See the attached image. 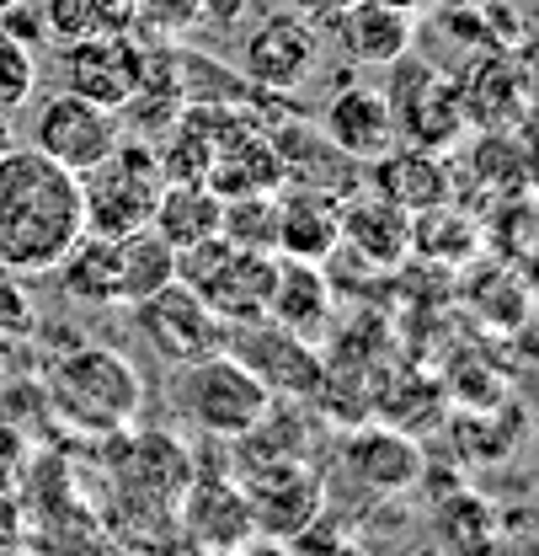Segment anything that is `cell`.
<instances>
[{
	"instance_id": "9",
	"label": "cell",
	"mask_w": 539,
	"mask_h": 556,
	"mask_svg": "<svg viewBox=\"0 0 539 556\" xmlns=\"http://www.w3.org/2000/svg\"><path fill=\"white\" fill-rule=\"evenodd\" d=\"M460 113H465V129L480 135H513L529 124V60L524 49H486L460 80Z\"/></svg>"
},
{
	"instance_id": "42",
	"label": "cell",
	"mask_w": 539,
	"mask_h": 556,
	"mask_svg": "<svg viewBox=\"0 0 539 556\" xmlns=\"http://www.w3.org/2000/svg\"><path fill=\"white\" fill-rule=\"evenodd\" d=\"M433 5H486V0H433Z\"/></svg>"
},
{
	"instance_id": "10",
	"label": "cell",
	"mask_w": 539,
	"mask_h": 556,
	"mask_svg": "<svg viewBox=\"0 0 539 556\" xmlns=\"http://www.w3.org/2000/svg\"><path fill=\"white\" fill-rule=\"evenodd\" d=\"M129 311H134L139 338L155 348L161 358H171V364H193V358L219 353V348L230 343V327L203 305L188 283H177V278L166 289H155L150 300L129 305Z\"/></svg>"
},
{
	"instance_id": "24",
	"label": "cell",
	"mask_w": 539,
	"mask_h": 556,
	"mask_svg": "<svg viewBox=\"0 0 539 556\" xmlns=\"http://www.w3.org/2000/svg\"><path fill=\"white\" fill-rule=\"evenodd\" d=\"M219 214H224V199L208 182H166L161 199H155V214H150V230L171 252H182L193 241L219 236Z\"/></svg>"
},
{
	"instance_id": "38",
	"label": "cell",
	"mask_w": 539,
	"mask_h": 556,
	"mask_svg": "<svg viewBox=\"0 0 539 556\" xmlns=\"http://www.w3.org/2000/svg\"><path fill=\"white\" fill-rule=\"evenodd\" d=\"M396 556H449V552H444L438 541H422V546H401Z\"/></svg>"
},
{
	"instance_id": "35",
	"label": "cell",
	"mask_w": 539,
	"mask_h": 556,
	"mask_svg": "<svg viewBox=\"0 0 539 556\" xmlns=\"http://www.w3.org/2000/svg\"><path fill=\"white\" fill-rule=\"evenodd\" d=\"M0 38H11V43H22V49L49 43L43 5H38V0H16V5H5V11H0Z\"/></svg>"
},
{
	"instance_id": "20",
	"label": "cell",
	"mask_w": 539,
	"mask_h": 556,
	"mask_svg": "<svg viewBox=\"0 0 539 556\" xmlns=\"http://www.w3.org/2000/svg\"><path fill=\"white\" fill-rule=\"evenodd\" d=\"M268 321L299 332V338H321L332 321V278L326 263H305V257H272V300Z\"/></svg>"
},
{
	"instance_id": "31",
	"label": "cell",
	"mask_w": 539,
	"mask_h": 556,
	"mask_svg": "<svg viewBox=\"0 0 539 556\" xmlns=\"http://www.w3.org/2000/svg\"><path fill=\"white\" fill-rule=\"evenodd\" d=\"M438 535H444V552L449 556H491L497 541H502L497 514H491L480 497H454V503H444Z\"/></svg>"
},
{
	"instance_id": "43",
	"label": "cell",
	"mask_w": 539,
	"mask_h": 556,
	"mask_svg": "<svg viewBox=\"0 0 539 556\" xmlns=\"http://www.w3.org/2000/svg\"><path fill=\"white\" fill-rule=\"evenodd\" d=\"M198 556H241V552H198Z\"/></svg>"
},
{
	"instance_id": "19",
	"label": "cell",
	"mask_w": 539,
	"mask_h": 556,
	"mask_svg": "<svg viewBox=\"0 0 539 556\" xmlns=\"http://www.w3.org/2000/svg\"><path fill=\"white\" fill-rule=\"evenodd\" d=\"M369 193L390 199V204L406 208V214H422V208L454 199V177H449L444 155H433V150H411V144L396 150V144H390L385 155L369 161Z\"/></svg>"
},
{
	"instance_id": "40",
	"label": "cell",
	"mask_w": 539,
	"mask_h": 556,
	"mask_svg": "<svg viewBox=\"0 0 539 556\" xmlns=\"http://www.w3.org/2000/svg\"><path fill=\"white\" fill-rule=\"evenodd\" d=\"M385 5H401V11H411V16H422L433 0H385Z\"/></svg>"
},
{
	"instance_id": "14",
	"label": "cell",
	"mask_w": 539,
	"mask_h": 556,
	"mask_svg": "<svg viewBox=\"0 0 539 556\" xmlns=\"http://www.w3.org/2000/svg\"><path fill=\"white\" fill-rule=\"evenodd\" d=\"M316 135L326 139L337 155L347 161H374L396 144V129H390V108H385V91L363 86V80H342L337 91L326 97L321 108V129Z\"/></svg>"
},
{
	"instance_id": "39",
	"label": "cell",
	"mask_w": 539,
	"mask_h": 556,
	"mask_svg": "<svg viewBox=\"0 0 539 556\" xmlns=\"http://www.w3.org/2000/svg\"><path fill=\"white\" fill-rule=\"evenodd\" d=\"M252 556H299V546H288V541L278 546V541H268V546H257V552H252Z\"/></svg>"
},
{
	"instance_id": "5",
	"label": "cell",
	"mask_w": 539,
	"mask_h": 556,
	"mask_svg": "<svg viewBox=\"0 0 539 556\" xmlns=\"http://www.w3.org/2000/svg\"><path fill=\"white\" fill-rule=\"evenodd\" d=\"M390 70V91H385V108H390V129L401 144L411 150H454L465 139V113H460V86L454 75H444L427 60H411L401 54Z\"/></svg>"
},
{
	"instance_id": "16",
	"label": "cell",
	"mask_w": 539,
	"mask_h": 556,
	"mask_svg": "<svg viewBox=\"0 0 539 556\" xmlns=\"http://www.w3.org/2000/svg\"><path fill=\"white\" fill-rule=\"evenodd\" d=\"M203 305L224 321V327H252L268 321V300H272V252H224V263L203 278L198 289Z\"/></svg>"
},
{
	"instance_id": "29",
	"label": "cell",
	"mask_w": 539,
	"mask_h": 556,
	"mask_svg": "<svg viewBox=\"0 0 539 556\" xmlns=\"http://www.w3.org/2000/svg\"><path fill=\"white\" fill-rule=\"evenodd\" d=\"M471 177L497 193V204L508 199H529V150L518 135H480L471 150Z\"/></svg>"
},
{
	"instance_id": "37",
	"label": "cell",
	"mask_w": 539,
	"mask_h": 556,
	"mask_svg": "<svg viewBox=\"0 0 539 556\" xmlns=\"http://www.w3.org/2000/svg\"><path fill=\"white\" fill-rule=\"evenodd\" d=\"M347 5H352V0H288V11H294V16H305V22H316V27H321V22H332V16H342Z\"/></svg>"
},
{
	"instance_id": "18",
	"label": "cell",
	"mask_w": 539,
	"mask_h": 556,
	"mask_svg": "<svg viewBox=\"0 0 539 556\" xmlns=\"http://www.w3.org/2000/svg\"><path fill=\"white\" fill-rule=\"evenodd\" d=\"M219 199H241V193H283L288 182V161L272 144L268 124H252L246 135H235L230 144L214 150L208 177H203Z\"/></svg>"
},
{
	"instance_id": "26",
	"label": "cell",
	"mask_w": 539,
	"mask_h": 556,
	"mask_svg": "<svg viewBox=\"0 0 539 556\" xmlns=\"http://www.w3.org/2000/svg\"><path fill=\"white\" fill-rule=\"evenodd\" d=\"M465 305L486 327L518 332L529 321V278L518 274V268H508V263H486V268H475L465 278Z\"/></svg>"
},
{
	"instance_id": "15",
	"label": "cell",
	"mask_w": 539,
	"mask_h": 556,
	"mask_svg": "<svg viewBox=\"0 0 539 556\" xmlns=\"http://www.w3.org/2000/svg\"><path fill=\"white\" fill-rule=\"evenodd\" d=\"M342 466L352 471V482H363L369 492H385L396 497L422 477V450L406 428L390 422H363L342 439Z\"/></svg>"
},
{
	"instance_id": "6",
	"label": "cell",
	"mask_w": 539,
	"mask_h": 556,
	"mask_svg": "<svg viewBox=\"0 0 539 556\" xmlns=\"http://www.w3.org/2000/svg\"><path fill=\"white\" fill-rule=\"evenodd\" d=\"M316 65H321V33H316V22H305L294 11H272L241 38V80L257 97L299 91L316 75Z\"/></svg>"
},
{
	"instance_id": "17",
	"label": "cell",
	"mask_w": 539,
	"mask_h": 556,
	"mask_svg": "<svg viewBox=\"0 0 539 556\" xmlns=\"http://www.w3.org/2000/svg\"><path fill=\"white\" fill-rule=\"evenodd\" d=\"M337 33L342 54L352 65H396L401 54H411L416 43V16L401 5H385V0H352L342 16L326 22Z\"/></svg>"
},
{
	"instance_id": "3",
	"label": "cell",
	"mask_w": 539,
	"mask_h": 556,
	"mask_svg": "<svg viewBox=\"0 0 539 556\" xmlns=\"http://www.w3.org/2000/svg\"><path fill=\"white\" fill-rule=\"evenodd\" d=\"M166 177L155 161V144L124 129L118 150L107 161H97L91 172H80V208H86V236H134L150 225L155 199H161Z\"/></svg>"
},
{
	"instance_id": "30",
	"label": "cell",
	"mask_w": 539,
	"mask_h": 556,
	"mask_svg": "<svg viewBox=\"0 0 539 556\" xmlns=\"http://www.w3.org/2000/svg\"><path fill=\"white\" fill-rule=\"evenodd\" d=\"M219 236H224L235 252H272V257H278V193L224 199Z\"/></svg>"
},
{
	"instance_id": "12",
	"label": "cell",
	"mask_w": 539,
	"mask_h": 556,
	"mask_svg": "<svg viewBox=\"0 0 539 556\" xmlns=\"http://www.w3.org/2000/svg\"><path fill=\"white\" fill-rule=\"evenodd\" d=\"M241 492L252 508V530H262L268 541H294L299 530H310V519H321V482L316 471H305V460L246 466Z\"/></svg>"
},
{
	"instance_id": "23",
	"label": "cell",
	"mask_w": 539,
	"mask_h": 556,
	"mask_svg": "<svg viewBox=\"0 0 539 556\" xmlns=\"http://www.w3.org/2000/svg\"><path fill=\"white\" fill-rule=\"evenodd\" d=\"M332 252H337V199L278 193V257L332 263Z\"/></svg>"
},
{
	"instance_id": "22",
	"label": "cell",
	"mask_w": 539,
	"mask_h": 556,
	"mask_svg": "<svg viewBox=\"0 0 539 556\" xmlns=\"http://www.w3.org/2000/svg\"><path fill=\"white\" fill-rule=\"evenodd\" d=\"M480 247H486V225L465 208H454V199L411 214V257H422V263L465 268L480 257Z\"/></svg>"
},
{
	"instance_id": "11",
	"label": "cell",
	"mask_w": 539,
	"mask_h": 556,
	"mask_svg": "<svg viewBox=\"0 0 539 556\" xmlns=\"http://www.w3.org/2000/svg\"><path fill=\"white\" fill-rule=\"evenodd\" d=\"M139 75H144V43L134 33H118V38H75L60 43V91H75L97 108H124L134 97Z\"/></svg>"
},
{
	"instance_id": "13",
	"label": "cell",
	"mask_w": 539,
	"mask_h": 556,
	"mask_svg": "<svg viewBox=\"0 0 539 556\" xmlns=\"http://www.w3.org/2000/svg\"><path fill=\"white\" fill-rule=\"evenodd\" d=\"M337 252L358 257L363 268H401L411 257V214L390 199L358 188L337 199Z\"/></svg>"
},
{
	"instance_id": "36",
	"label": "cell",
	"mask_w": 539,
	"mask_h": 556,
	"mask_svg": "<svg viewBox=\"0 0 539 556\" xmlns=\"http://www.w3.org/2000/svg\"><path fill=\"white\" fill-rule=\"evenodd\" d=\"M252 0H198V27H219V33H235L241 16H246Z\"/></svg>"
},
{
	"instance_id": "4",
	"label": "cell",
	"mask_w": 539,
	"mask_h": 556,
	"mask_svg": "<svg viewBox=\"0 0 539 556\" xmlns=\"http://www.w3.org/2000/svg\"><path fill=\"white\" fill-rule=\"evenodd\" d=\"M171 402L208 439H241L272 407V391L230 348H219V353H203L193 364H177Z\"/></svg>"
},
{
	"instance_id": "28",
	"label": "cell",
	"mask_w": 539,
	"mask_h": 556,
	"mask_svg": "<svg viewBox=\"0 0 539 556\" xmlns=\"http://www.w3.org/2000/svg\"><path fill=\"white\" fill-rule=\"evenodd\" d=\"M118 278H124V311H129L177 278V252L150 225L134 236H118Z\"/></svg>"
},
{
	"instance_id": "34",
	"label": "cell",
	"mask_w": 539,
	"mask_h": 556,
	"mask_svg": "<svg viewBox=\"0 0 539 556\" xmlns=\"http://www.w3.org/2000/svg\"><path fill=\"white\" fill-rule=\"evenodd\" d=\"M33 327H38V316H33V300H27L22 278L11 268H0V338H27Z\"/></svg>"
},
{
	"instance_id": "27",
	"label": "cell",
	"mask_w": 539,
	"mask_h": 556,
	"mask_svg": "<svg viewBox=\"0 0 539 556\" xmlns=\"http://www.w3.org/2000/svg\"><path fill=\"white\" fill-rule=\"evenodd\" d=\"M38 5L49 22V43L134 33V0H38Z\"/></svg>"
},
{
	"instance_id": "21",
	"label": "cell",
	"mask_w": 539,
	"mask_h": 556,
	"mask_svg": "<svg viewBox=\"0 0 539 556\" xmlns=\"http://www.w3.org/2000/svg\"><path fill=\"white\" fill-rule=\"evenodd\" d=\"M182 525L198 541V552H241V541L252 535V508L241 482H219L203 477L182 492Z\"/></svg>"
},
{
	"instance_id": "44",
	"label": "cell",
	"mask_w": 539,
	"mask_h": 556,
	"mask_svg": "<svg viewBox=\"0 0 539 556\" xmlns=\"http://www.w3.org/2000/svg\"><path fill=\"white\" fill-rule=\"evenodd\" d=\"M5 5H16V0H0V11H5Z\"/></svg>"
},
{
	"instance_id": "41",
	"label": "cell",
	"mask_w": 539,
	"mask_h": 556,
	"mask_svg": "<svg viewBox=\"0 0 539 556\" xmlns=\"http://www.w3.org/2000/svg\"><path fill=\"white\" fill-rule=\"evenodd\" d=\"M326 556H363V552H358L352 541H337V546H332V552H326Z\"/></svg>"
},
{
	"instance_id": "8",
	"label": "cell",
	"mask_w": 539,
	"mask_h": 556,
	"mask_svg": "<svg viewBox=\"0 0 539 556\" xmlns=\"http://www.w3.org/2000/svg\"><path fill=\"white\" fill-rule=\"evenodd\" d=\"M124 139V118L113 108H97L75 91H54L38 118H33V150H43L49 161H60L65 172H91L97 161H107Z\"/></svg>"
},
{
	"instance_id": "33",
	"label": "cell",
	"mask_w": 539,
	"mask_h": 556,
	"mask_svg": "<svg viewBox=\"0 0 539 556\" xmlns=\"http://www.w3.org/2000/svg\"><path fill=\"white\" fill-rule=\"evenodd\" d=\"M33 86H38V60H33V49L0 38V113H16V108L33 97Z\"/></svg>"
},
{
	"instance_id": "25",
	"label": "cell",
	"mask_w": 539,
	"mask_h": 556,
	"mask_svg": "<svg viewBox=\"0 0 539 556\" xmlns=\"http://www.w3.org/2000/svg\"><path fill=\"white\" fill-rule=\"evenodd\" d=\"M60 283L80 305H124V278H118V241L107 236H80L60 257Z\"/></svg>"
},
{
	"instance_id": "32",
	"label": "cell",
	"mask_w": 539,
	"mask_h": 556,
	"mask_svg": "<svg viewBox=\"0 0 539 556\" xmlns=\"http://www.w3.org/2000/svg\"><path fill=\"white\" fill-rule=\"evenodd\" d=\"M198 27V0H134L139 43H171Z\"/></svg>"
},
{
	"instance_id": "7",
	"label": "cell",
	"mask_w": 539,
	"mask_h": 556,
	"mask_svg": "<svg viewBox=\"0 0 539 556\" xmlns=\"http://www.w3.org/2000/svg\"><path fill=\"white\" fill-rule=\"evenodd\" d=\"M224 348L268 386L272 396H283V402L321 396V386H326V375H332V364H326L321 348L310 343V338H299V332H288V327H278V321L230 327V343Z\"/></svg>"
},
{
	"instance_id": "1",
	"label": "cell",
	"mask_w": 539,
	"mask_h": 556,
	"mask_svg": "<svg viewBox=\"0 0 539 556\" xmlns=\"http://www.w3.org/2000/svg\"><path fill=\"white\" fill-rule=\"evenodd\" d=\"M80 236V177L33 144L0 150V268L49 274Z\"/></svg>"
},
{
	"instance_id": "2",
	"label": "cell",
	"mask_w": 539,
	"mask_h": 556,
	"mask_svg": "<svg viewBox=\"0 0 539 556\" xmlns=\"http://www.w3.org/2000/svg\"><path fill=\"white\" fill-rule=\"evenodd\" d=\"M49 407L80 433H118L144 407V380L118 348H69L49 369Z\"/></svg>"
}]
</instances>
